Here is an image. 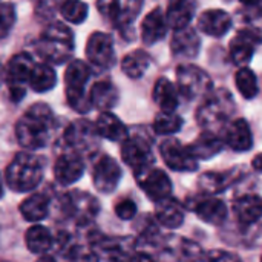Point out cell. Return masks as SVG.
I'll list each match as a JSON object with an SVG mask.
<instances>
[{
  "label": "cell",
  "mask_w": 262,
  "mask_h": 262,
  "mask_svg": "<svg viewBox=\"0 0 262 262\" xmlns=\"http://www.w3.org/2000/svg\"><path fill=\"white\" fill-rule=\"evenodd\" d=\"M223 143L235 152H247L253 147V134L252 127L246 118L230 120L226 126Z\"/></svg>",
  "instance_id": "cell-19"
},
{
  "label": "cell",
  "mask_w": 262,
  "mask_h": 262,
  "mask_svg": "<svg viewBox=\"0 0 262 262\" xmlns=\"http://www.w3.org/2000/svg\"><path fill=\"white\" fill-rule=\"evenodd\" d=\"M25 244L28 250L34 255H45L54 247V236L51 230L41 224L29 227L25 233Z\"/></svg>",
  "instance_id": "cell-32"
},
{
  "label": "cell",
  "mask_w": 262,
  "mask_h": 262,
  "mask_svg": "<svg viewBox=\"0 0 262 262\" xmlns=\"http://www.w3.org/2000/svg\"><path fill=\"white\" fill-rule=\"evenodd\" d=\"M60 210L61 213L75 221L80 227L89 226L100 212V203L95 196L88 192H68L60 196Z\"/></svg>",
  "instance_id": "cell-6"
},
{
  "label": "cell",
  "mask_w": 262,
  "mask_h": 262,
  "mask_svg": "<svg viewBox=\"0 0 262 262\" xmlns=\"http://www.w3.org/2000/svg\"><path fill=\"white\" fill-rule=\"evenodd\" d=\"M118 89L112 81L101 80L91 86L88 92V101L91 107H95L98 111H109L117 106L118 103Z\"/></svg>",
  "instance_id": "cell-25"
},
{
  "label": "cell",
  "mask_w": 262,
  "mask_h": 262,
  "mask_svg": "<svg viewBox=\"0 0 262 262\" xmlns=\"http://www.w3.org/2000/svg\"><path fill=\"white\" fill-rule=\"evenodd\" d=\"M34 5L40 14H48L54 11L55 0H34Z\"/></svg>",
  "instance_id": "cell-41"
},
{
  "label": "cell",
  "mask_w": 262,
  "mask_h": 262,
  "mask_svg": "<svg viewBox=\"0 0 262 262\" xmlns=\"http://www.w3.org/2000/svg\"><path fill=\"white\" fill-rule=\"evenodd\" d=\"M183 123L177 112H160L154 120V130L157 135H173L181 130Z\"/></svg>",
  "instance_id": "cell-36"
},
{
  "label": "cell",
  "mask_w": 262,
  "mask_h": 262,
  "mask_svg": "<svg viewBox=\"0 0 262 262\" xmlns=\"http://www.w3.org/2000/svg\"><path fill=\"white\" fill-rule=\"evenodd\" d=\"M121 167L120 164L109 155L101 154L92 166V183L95 189L101 193H112L121 180Z\"/></svg>",
  "instance_id": "cell-11"
},
{
  "label": "cell",
  "mask_w": 262,
  "mask_h": 262,
  "mask_svg": "<svg viewBox=\"0 0 262 262\" xmlns=\"http://www.w3.org/2000/svg\"><path fill=\"white\" fill-rule=\"evenodd\" d=\"M91 78V68L83 60H72L64 71V94L69 106L80 112L86 114L91 109L88 101V81Z\"/></svg>",
  "instance_id": "cell-5"
},
{
  "label": "cell",
  "mask_w": 262,
  "mask_h": 262,
  "mask_svg": "<svg viewBox=\"0 0 262 262\" xmlns=\"http://www.w3.org/2000/svg\"><path fill=\"white\" fill-rule=\"evenodd\" d=\"M51 207V200L45 193H32L28 198H25L20 204V213L25 221L28 223H40L43 221Z\"/></svg>",
  "instance_id": "cell-31"
},
{
  "label": "cell",
  "mask_w": 262,
  "mask_h": 262,
  "mask_svg": "<svg viewBox=\"0 0 262 262\" xmlns=\"http://www.w3.org/2000/svg\"><path fill=\"white\" fill-rule=\"evenodd\" d=\"M57 84V74L49 63H34L28 86L37 92L43 94L51 91Z\"/></svg>",
  "instance_id": "cell-33"
},
{
  "label": "cell",
  "mask_w": 262,
  "mask_h": 262,
  "mask_svg": "<svg viewBox=\"0 0 262 262\" xmlns=\"http://www.w3.org/2000/svg\"><path fill=\"white\" fill-rule=\"evenodd\" d=\"M97 130L95 126L84 120H75L72 121L63 134V143L64 147L68 150H74L80 155H83V152H89L94 146H95V138H97Z\"/></svg>",
  "instance_id": "cell-12"
},
{
  "label": "cell",
  "mask_w": 262,
  "mask_h": 262,
  "mask_svg": "<svg viewBox=\"0 0 262 262\" xmlns=\"http://www.w3.org/2000/svg\"><path fill=\"white\" fill-rule=\"evenodd\" d=\"M84 173V161L83 157L74 150L64 149L61 155L55 160L54 164V177L58 184L71 186L77 183Z\"/></svg>",
  "instance_id": "cell-16"
},
{
  "label": "cell",
  "mask_w": 262,
  "mask_h": 262,
  "mask_svg": "<svg viewBox=\"0 0 262 262\" xmlns=\"http://www.w3.org/2000/svg\"><path fill=\"white\" fill-rule=\"evenodd\" d=\"M261 35L258 29H243L239 31L230 41L229 52H230V60L236 66H246L253 54L256 46L259 45Z\"/></svg>",
  "instance_id": "cell-17"
},
{
  "label": "cell",
  "mask_w": 262,
  "mask_h": 262,
  "mask_svg": "<svg viewBox=\"0 0 262 262\" xmlns=\"http://www.w3.org/2000/svg\"><path fill=\"white\" fill-rule=\"evenodd\" d=\"M152 98L161 109V112H177L180 106L178 89L177 86L166 77H161L155 81Z\"/></svg>",
  "instance_id": "cell-30"
},
{
  "label": "cell",
  "mask_w": 262,
  "mask_h": 262,
  "mask_svg": "<svg viewBox=\"0 0 262 262\" xmlns=\"http://www.w3.org/2000/svg\"><path fill=\"white\" fill-rule=\"evenodd\" d=\"M243 175V167H232L221 172H204L198 178V187L204 195H216L232 187Z\"/></svg>",
  "instance_id": "cell-18"
},
{
  "label": "cell",
  "mask_w": 262,
  "mask_h": 262,
  "mask_svg": "<svg viewBox=\"0 0 262 262\" xmlns=\"http://www.w3.org/2000/svg\"><path fill=\"white\" fill-rule=\"evenodd\" d=\"M195 203L190 204V209L198 215L200 220L210 226H223L227 220L229 209L223 200L213 198V195H207L206 198H196Z\"/></svg>",
  "instance_id": "cell-21"
},
{
  "label": "cell",
  "mask_w": 262,
  "mask_h": 262,
  "mask_svg": "<svg viewBox=\"0 0 262 262\" xmlns=\"http://www.w3.org/2000/svg\"><path fill=\"white\" fill-rule=\"evenodd\" d=\"M177 89L187 100L207 95L213 89L210 75L195 64H181L177 69Z\"/></svg>",
  "instance_id": "cell-7"
},
{
  "label": "cell",
  "mask_w": 262,
  "mask_h": 262,
  "mask_svg": "<svg viewBox=\"0 0 262 262\" xmlns=\"http://www.w3.org/2000/svg\"><path fill=\"white\" fill-rule=\"evenodd\" d=\"M253 169L256 170V172H261V155L258 154L256 157H255V160H253Z\"/></svg>",
  "instance_id": "cell-43"
},
{
  "label": "cell",
  "mask_w": 262,
  "mask_h": 262,
  "mask_svg": "<svg viewBox=\"0 0 262 262\" xmlns=\"http://www.w3.org/2000/svg\"><path fill=\"white\" fill-rule=\"evenodd\" d=\"M144 0H98V12L117 29L130 28L138 17Z\"/></svg>",
  "instance_id": "cell-9"
},
{
  "label": "cell",
  "mask_w": 262,
  "mask_h": 262,
  "mask_svg": "<svg viewBox=\"0 0 262 262\" xmlns=\"http://www.w3.org/2000/svg\"><path fill=\"white\" fill-rule=\"evenodd\" d=\"M43 161L32 152L17 154L5 172V181L12 192L25 193L34 190L43 180Z\"/></svg>",
  "instance_id": "cell-2"
},
{
  "label": "cell",
  "mask_w": 262,
  "mask_h": 262,
  "mask_svg": "<svg viewBox=\"0 0 262 262\" xmlns=\"http://www.w3.org/2000/svg\"><path fill=\"white\" fill-rule=\"evenodd\" d=\"M235 84L239 91V94L246 100H253L259 94V84L256 74L246 66H241L238 72L235 74Z\"/></svg>",
  "instance_id": "cell-35"
},
{
  "label": "cell",
  "mask_w": 262,
  "mask_h": 262,
  "mask_svg": "<svg viewBox=\"0 0 262 262\" xmlns=\"http://www.w3.org/2000/svg\"><path fill=\"white\" fill-rule=\"evenodd\" d=\"M55 114L46 103L32 104L17 121L15 137L28 150L46 147L55 130Z\"/></svg>",
  "instance_id": "cell-1"
},
{
  "label": "cell",
  "mask_w": 262,
  "mask_h": 262,
  "mask_svg": "<svg viewBox=\"0 0 262 262\" xmlns=\"http://www.w3.org/2000/svg\"><path fill=\"white\" fill-rule=\"evenodd\" d=\"M89 8L83 0H64L60 5V14L61 17L74 25L83 23L88 17Z\"/></svg>",
  "instance_id": "cell-37"
},
{
  "label": "cell",
  "mask_w": 262,
  "mask_h": 262,
  "mask_svg": "<svg viewBox=\"0 0 262 262\" xmlns=\"http://www.w3.org/2000/svg\"><path fill=\"white\" fill-rule=\"evenodd\" d=\"M137 204L130 200V198H124V200H120L115 206H114V212L115 215L123 220V221H129L132 218H135L137 215Z\"/></svg>",
  "instance_id": "cell-39"
},
{
  "label": "cell",
  "mask_w": 262,
  "mask_h": 262,
  "mask_svg": "<svg viewBox=\"0 0 262 262\" xmlns=\"http://www.w3.org/2000/svg\"><path fill=\"white\" fill-rule=\"evenodd\" d=\"M74 34L61 21H52L40 34L35 49L48 63L60 64L71 58L74 52Z\"/></svg>",
  "instance_id": "cell-3"
},
{
  "label": "cell",
  "mask_w": 262,
  "mask_h": 262,
  "mask_svg": "<svg viewBox=\"0 0 262 262\" xmlns=\"http://www.w3.org/2000/svg\"><path fill=\"white\" fill-rule=\"evenodd\" d=\"M137 183L141 187V190L147 195L152 201H160L166 196H170L172 193V181L167 177V173L157 167H146L135 173Z\"/></svg>",
  "instance_id": "cell-14"
},
{
  "label": "cell",
  "mask_w": 262,
  "mask_h": 262,
  "mask_svg": "<svg viewBox=\"0 0 262 262\" xmlns=\"http://www.w3.org/2000/svg\"><path fill=\"white\" fill-rule=\"evenodd\" d=\"M195 12L196 0H170L164 15L169 28L180 29L190 25L192 18L195 17Z\"/></svg>",
  "instance_id": "cell-29"
},
{
  "label": "cell",
  "mask_w": 262,
  "mask_h": 262,
  "mask_svg": "<svg viewBox=\"0 0 262 262\" xmlns=\"http://www.w3.org/2000/svg\"><path fill=\"white\" fill-rule=\"evenodd\" d=\"M233 212L241 226H253L261 220V196L256 193H246L233 201Z\"/></svg>",
  "instance_id": "cell-22"
},
{
  "label": "cell",
  "mask_w": 262,
  "mask_h": 262,
  "mask_svg": "<svg viewBox=\"0 0 262 262\" xmlns=\"http://www.w3.org/2000/svg\"><path fill=\"white\" fill-rule=\"evenodd\" d=\"M155 216L163 227L178 229L184 223V207L178 200L166 196V198L157 201Z\"/></svg>",
  "instance_id": "cell-26"
},
{
  "label": "cell",
  "mask_w": 262,
  "mask_h": 262,
  "mask_svg": "<svg viewBox=\"0 0 262 262\" xmlns=\"http://www.w3.org/2000/svg\"><path fill=\"white\" fill-rule=\"evenodd\" d=\"M236 111L235 100L227 89L210 91L204 103L196 111V121L207 130H218L224 127Z\"/></svg>",
  "instance_id": "cell-4"
},
{
  "label": "cell",
  "mask_w": 262,
  "mask_h": 262,
  "mask_svg": "<svg viewBox=\"0 0 262 262\" xmlns=\"http://www.w3.org/2000/svg\"><path fill=\"white\" fill-rule=\"evenodd\" d=\"M160 152L169 169L175 172H195L198 170V161L189 152V147L184 146L177 138H167L160 144Z\"/></svg>",
  "instance_id": "cell-13"
},
{
  "label": "cell",
  "mask_w": 262,
  "mask_h": 262,
  "mask_svg": "<svg viewBox=\"0 0 262 262\" xmlns=\"http://www.w3.org/2000/svg\"><path fill=\"white\" fill-rule=\"evenodd\" d=\"M187 147H189V152L192 154V157L196 161H200V160H210V158L216 157L223 150L224 143H223V138L220 135H216V132L206 129Z\"/></svg>",
  "instance_id": "cell-27"
},
{
  "label": "cell",
  "mask_w": 262,
  "mask_h": 262,
  "mask_svg": "<svg viewBox=\"0 0 262 262\" xmlns=\"http://www.w3.org/2000/svg\"><path fill=\"white\" fill-rule=\"evenodd\" d=\"M88 61L98 69H111L115 63L114 40L106 32H94L86 43Z\"/></svg>",
  "instance_id": "cell-15"
},
{
  "label": "cell",
  "mask_w": 262,
  "mask_h": 262,
  "mask_svg": "<svg viewBox=\"0 0 262 262\" xmlns=\"http://www.w3.org/2000/svg\"><path fill=\"white\" fill-rule=\"evenodd\" d=\"M34 63V58L26 52L15 54L9 60L6 66V84L14 101H20L25 97Z\"/></svg>",
  "instance_id": "cell-10"
},
{
  "label": "cell",
  "mask_w": 262,
  "mask_h": 262,
  "mask_svg": "<svg viewBox=\"0 0 262 262\" xmlns=\"http://www.w3.org/2000/svg\"><path fill=\"white\" fill-rule=\"evenodd\" d=\"M121 158L134 173L152 166L155 161L152 141L141 134H127L121 141Z\"/></svg>",
  "instance_id": "cell-8"
},
{
  "label": "cell",
  "mask_w": 262,
  "mask_h": 262,
  "mask_svg": "<svg viewBox=\"0 0 262 262\" xmlns=\"http://www.w3.org/2000/svg\"><path fill=\"white\" fill-rule=\"evenodd\" d=\"M94 126H95L98 137L106 138V140L114 141V143L123 141L126 138V135L129 134L124 123L117 115L111 114L109 111H101V114L98 115Z\"/></svg>",
  "instance_id": "cell-28"
},
{
  "label": "cell",
  "mask_w": 262,
  "mask_h": 262,
  "mask_svg": "<svg viewBox=\"0 0 262 262\" xmlns=\"http://www.w3.org/2000/svg\"><path fill=\"white\" fill-rule=\"evenodd\" d=\"M169 25L163 9L157 8L150 11L141 21V40L144 45L152 46L163 40L167 34Z\"/></svg>",
  "instance_id": "cell-24"
},
{
  "label": "cell",
  "mask_w": 262,
  "mask_h": 262,
  "mask_svg": "<svg viewBox=\"0 0 262 262\" xmlns=\"http://www.w3.org/2000/svg\"><path fill=\"white\" fill-rule=\"evenodd\" d=\"M3 193H5V186H3V177H2V173H0V200H2V196H3Z\"/></svg>",
  "instance_id": "cell-44"
},
{
  "label": "cell",
  "mask_w": 262,
  "mask_h": 262,
  "mask_svg": "<svg viewBox=\"0 0 262 262\" xmlns=\"http://www.w3.org/2000/svg\"><path fill=\"white\" fill-rule=\"evenodd\" d=\"M243 5H246L247 8H259L261 0H239Z\"/></svg>",
  "instance_id": "cell-42"
},
{
  "label": "cell",
  "mask_w": 262,
  "mask_h": 262,
  "mask_svg": "<svg viewBox=\"0 0 262 262\" xmlns=\"http://www.w3.org/2000/svg\"><path fill=\"white\" fill-rule=\"evenodd\" d=\"M201 49V38L196 32V29L190 28V25L175 29L172 41H170V51L175 58H195Z\"/></svg>",
  "instance_id": "cell-20"
},
{
  "label": "cell",
  "mask_w": 262,
  "mask_h": 262,
  "mask_svg": "<svg viewBox=\"0 0 262 262\" xmlns=\"http://www.w3.org/2000/svg\"><path fill=\"white\" fill-rule=\"evenodd\" d=\"M204 258L206 259H210V261H239V256L238 255L230 253V252H226V250H212Z\"/></svg>",
  "instance_id": "cell-40"
},
{
  "label": "cell",
  "mask_w": 262,
  "mask_h": 262,
  "mask_svg": "<svg viewBox=\"0 0 262 262\" xmlns=\"http://www.w3.org/2000/svg\"><path fill=\"white\" fill-rule=\"evenodd\" d=\"M201 32L210 37H223L232 28V17L224 9H207L198 18Z\"/></svg>",
  "instance_id": "cell-23"
},
{
  "label": "cell",
  "mask_w": 262,
  "mask_h": 262,
  "mask_svg": "<svg viewBox=\"0 0 262 262\" xmlns=\"http://www.w3.org/2000/svg\"><path fill=\"white\" fill-rule=\"evenodd\" d=\"M150 63H152V60L146 51L135 49V51L129 52L127 55H124V58L121 60V71L129 78L138 80V78H143L146 75Z\"/></svg>",
  "instance_id": "cell-34"
},
{
  "label": "cell",
  "mask_w": 262,
  "mask_h": 262,
  "mask_svg": "<svg viewBox=\"0 0 262 262\" xmlns=\"http://www.w3.org/2000/svg\"><path fill=\"white\" fill-rule=\"evenodd\" d=\"M17 14L12 3H0V40L5 38L15 25Z\"/></svg>",
  "instance_id": "cell-38"
}]
</instances>
